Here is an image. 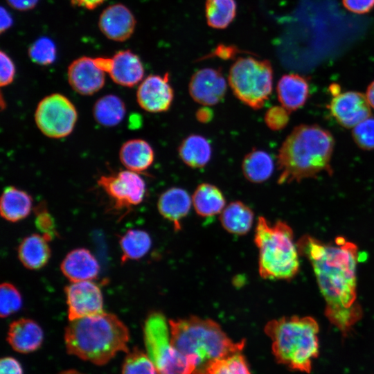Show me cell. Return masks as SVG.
I'll list each match as a JSON object with an SVG mask.
<instances>
[{
	"label": "cell",
	"mask_w": 374,
	"mask_h": 374,
	"mask_svg": "<svg viewBox=\"0 0 374 374\" xmlns=\"http://www.w3.org/2000/svg\"><path fill=\"white\" fill-rule=\"evenodd\" d=\"M33 206L32 197L24 190L15 186L3 189L0 201V213L8 222H19L29 215Z\"/></svg>",
	"instance_id": "cb8c5ba5"
},
{
	"label": "cell",
	"mask_w": 374,
	"mask_h": 374,
	"mask_svg": "<svg viewBox=\"0 0 374 374\" xmlns=\"http://www.w3.org/2000/svg\"><path fill=\"white\" fill-rule=\"evenodd\" d=\"M193 374H251L244 357L238 353L211 361Z\"/></svg>",
	"instance_id": "1f68e13d"
},
{
	"label": "cell",
	"mask_w": 374,
	"mask_h": 374,
	"mask_svg": "<svg viewBox=\"0 0 374 374\" xmlns=\"http://www.w3.org/2000/svg\"><path fill=\"white\" fill-rule=\"evenodd\" d=\"M94 61L117 84L132 87L143 80L144 68L141 60L130 50L118 51L112 57H96Z\"/></svg>",
	"instance_id": "7c38bea8"
},
{
	"label": "cell",
	"mask_w": 374,
	"mask_h": 374,
	"mask_svg": "<svg viewBox=\"0 0 374 374\" xmlns=\"http://www.w3.org/2000/svg\"><path fill=\"white\" fill-rule=\"evenodd\" d=\"M122 374H159L148 355L134 349L130 353L123 363Z\"/></svg>",
	"instance_id": "d6a6232c"
},
{
	"label": "cell",
	"mask_w": 374,
	"mask_h": 374,
	"mask_svg": "<svg viewBox=\"0 0 374 374\" xmlns=\"http://www.w3.org/2000/svg\"><path fill=\"white\" fill-rule=\"evenodd\" d=\"M60 269L71 282H79L96 278L100 271V265L88 249L78 248L66 254L61 263Z\"/></svg>",
	"instance_id": "ac0fdd59"
},
{
	"label": "cell",
	"mask_w": 374,
	"mask_h": 374,
	"mask_svg": "<svg viewBox=\"0 0 374 374\" xmlns=\"http://www.w3.org/2000/svg\"><path fill=\"white\" fill-rule=\"evenodd\" d=\"M12 24L11 15L3 7L1 8V33L9 28Z\"/></svg>",
	"instance_id": "f6af8a7d"
},
{
	"label": "cell",
	"mask_w": 374,
	"mask_h": 374,
	"mask_svg": "<svg viewBox=\"0 0 374 374\" xmlns=\"http://www.w3.org/2000/svg\"><path fill=\"white\" fill-rule=\"evenodd\" d=\"M61 374H81L79 372L75 371H65Z\"/></svg>",
	"instance_id": "c3c4849f"
},
{
	"label": "cell",
	"mask_w": 374,
	"mask_h": 374,
	"mask_svg": "<svg viewBox=\"0 0 374 374\" xmlns=\"http://www.w3.org/2000/svg\"><path fill=\"white\" fill-rule=\"evenodd\" d=\"M154 153L152 146L141 139L125 142L119 150V159L127 170L139 172L147 170L153 163Z\"/></svg>",
	"instance_id": "603a6c76"
},
{
	"label": "cell",
	"mask_w": 374,
	"mask_h": 374,
	"mask_svg": "<svg viewBox=\"0 0 374 374\" xmlns=\"http://www.w3.org/2000/svg\"><path fill=\"white\" fill-rule=\"evenodd\" d=\"M37 228L43 232V235L49 238L54 234V224L50 215L44 207L42 208L38 206L37 216L36 219Z\"/></svg>",
	"instance_id": "f35d334b"
},
{
	"label": "cell",
	"mask_w": 374,
	"mask_h": 374,
	"mask_svg": "<svg viewBox=\"0 0 374 374\" xmlns=\"http://www.w3.org/2000/svg\"><path fill=\"white\" fill-rule=\"evenodd\" d=\"M296 244L312 265L326 302V317L346 337L362 317L357 299V245L343 237L326 243L309 235Z\"/></svg>",
	"instance_id": "6da1fadb"
},
{
	"label": "cell",
	"mask_w": 374,
	"mask_h": 374,
	"mask_svg": "<svg viewBox=\"0 0 374 374\" xmlns=\"http://www.w3.org/2000/svg\"><path fill=\"white\" fill-rule=\"evenodd\" d=\"M192 204V197L186 190L172 187L161 193L157 208L161 215L172 223L175 231H179L181 221L189 213Z\"/></svg>",
	"instance_id": "ffe728a7"
},
{
	"label": "cell",
	"mask_w": 374,
	"mask_h": 374,
	"mask_svg": "<svg viewBox=\"0 0 374 374\" xmlns=\"http://www.w3.org/2000/svg\"><path fill=\"white\" fill-rule=\"evenodd\" d=\"M192 202L196 213L204 217L221 213L226 205L222 192L208 183L198 185L192 196Z\"/></svg>",
	"instance_id": "d4e9b609"
},
{
	"label": "cell",
	"mask_w": 374,
	"mask_h": 374,
	"mask_svg": "<svg viewBox=\"0 0 374 374\" xmlns=\"http://www.w3.org/2000/svg\"><path fill=\"white\" fill-rule=\"evenodd\" d=\"M253 217V213L248 206L240 201H235L224 207L220 220L226 231L242 235L247 233L251 229Z\"/></svg>",
	"instance_id": "484cf974"
},
{
	"label": "cell",
	"mask_w": 374,
	"mask_h": 374,
	"mask_svg": "<svg viewBox=\"0 0 374 374\" xmlns=\"http://www.w3.org/2000/svg\"><path fill=\"white\" fill-rule=\"evenodd\" d=\"M67 79L75 92L83 96H90L104 87L105 72L96 65L94 58L82 56L69 64Z\"/></svg>",
	"instance_id": "2e32d148"
},
{
	"label": "cell",
	"mask_w": 374,
	"mask_h": 374,
	"mask_svg": "<svg viewBox=\"0 0 374 374\" xmlns=\"http://www.w3.org/2000/svg\"><path fill=\"white\" fill-rule=\"evenodd\" d=\"M355 143L363 150L374 149V118L369 117L362 121L353 130Z\"/></svg>",
	"instance_id": "d590c367"
},
{
	"label": "cell",
	"mask_w": 374,
	"mask_h": 374,
	"mask_svg": "<svg viewBox=\"0 0 374 374\" xmlns=\"http://www.w3.org/2000/svg\"><path fill=\"white\" fill-rule=\"evenodd\" d=\"M0 85L6 87L10 84L15 78V67L10 57L3 51L0 53Z\"/></svg>",
	"instance_id": "74e56055"
},
{
	"label": "cell",
	"mask_w": 374,
	"mask_h": 374,
	"mask_svg": "<svg viewBox=\"0 0 374 374\" xmlns=\"http://www.w3.org/2000/svg\"><path fill=\"white\" fill-rule=\"evenodd\" d=\"M328 108L337 122L346 128L356 126L371 115L366 96L357 91H347L335 96Z\"/></svg>",
	"instance_id": "9a60e30c"
},
{
	"label": "cell",
	"mask_w": 374,
	"mask_h": 374,
	"mask_svg": "<svg viewBox=\"0 0 374 374\" xmlns=\"http://www.w3.org/2000/svg\"><path fill=\"white\" fill-rule=\"evenodd\" d=\"M226 81L220 71L204 68L196 71L188 84L191 98L203 106L218 104L224 97Z\"/></svg>",
	"instance_id": "5bb4252c"
},
{
	"label": "cell",
	"mask_w": 374,
	"mask_h": 374,
	"mask_svg": "<svg viewBox=\"0 0 374 374\" xmlns=\"http://www.w3.org/2000/svg\"><path fill=\"white\" fill-rule=\"evenodd\" d=\"M98 184L112 199L114 207L118 210L130 209L143 200L146 186L138 172L129 170L100 176Z\"/></svg>",
	"instance_id": "30bf717a"
},
{
	"label": "cell",
	"mask_w": 374,
	"mask_h": 374,
	"mask_svg": "<svg viewBox=\"0 0 374 374\" xmlns=\"http://www.w3.org/2000/svg\"><path fill=\"white\" fill-rule=\"evenodd\" d=\"M130 332L115 314L102 313L70 321L64 341L69 353L97 365L127 352Z\"/></svg>",
	"instance_id": "3957f363"
},
{
	"label": "cell",
	"mask_w": 374,
	"mask_h": 374,
	"mask_svg": "<svg viewBox=\"0 0 374 374\" xmlns=\"http://www.w3.org/2000/svg\"><path fill=\"white\" fill-rule=\"evenodd\" d=\"M105 1V0H71L72 4L89 10L96 8Z\"/></svg>",
	"instance_id": "ee69618b"
},
{
	"label": "cell",
	"mask_w": 374,
	"mask_h": 374,
	"mask_svg": "<svg viewBox=\"0 0 374 374\" xmlns=\"http://www.w3.org/2000/svg\"><path fill=\"white\" fill-rule=\"evenodd\" d=\"M174 99V90L168 73L163 76L150 75L143 80L136 91L139 105L150 113L168 111Z\"/></svg>",
	"instance_id": "4fadbf2b"
},
{
	"label": "cell",
	"mask_w": 374,
	"mask_h": 374,
	"mask_svg": "<svg viewBox=\"0 0 374 374\" xmlns=\"http://www.w3.org/2000/svg\"><path fill=\"white\" fill-rule=\"evenodd\" d=\"M340 89L339 85L335 83L332 84L329 87V90L334 96L340 93Z\"/></svg>",
	"instance_id": "7dc6e473"
},
{
	"label": "cell",
	"mask_w": 374,
	"mask_h": 374,
	"mask_svg": "<svg viewBox=\"0 0 374 374\" xmlns=\"http://www.w3.org/2000/svg\"><path fill=\"white\" fill-rule=\"evenodd\" d=\"M276 92L281 106L289 112H294L302 107L309 98V82L301 75L285 74L278 80Z\"/></svg>",
	"instance_id": "44dd1931"
},
{
	"label": "cell",
	"mask_w": 374,
	"mask_h": 374,
	"mask_svg": "<svg viewBox=\"0 0 374 374\" xmlns=\"http://www.w3.org/2000/svg\"><path fill=\"white\" fill-rule=\"evenodd\" d=\"M290 113L281 105L272 106L265 113V122L271 130L278 131L283 130L289 123Z\"/></svg>",
	"instance_id": "8d00e7d4"
},
{
	"label": "cell",
	"mask_w": 374,
	"mask_h": 374,
	"mask_svg": "<svg viewBox=\"0 0 374 374\" xmlns=\"http://www.w3.org/2000/svg\"><path fill=\"white\" fill-rule=\"evenodd\" d=\"M235 0H206L205 15L208 25L215 29H224L236 15Z\"/></svg>",
	"instance_id": "4dcf8cb0"
},
{
	"label": "cell",
	"mask_w": 374,
	"mask_h": 374,
	"mask_svg": "<svg viewBox=\"0 0 374 374\" xmlns=\"http://www.w3.org/2000/svg\"><path fill=\"white\" fill-rule=\"evenodd\" d=\"M319 332L318 323L311 317H283L265 327L277 362L305 373L311 372L313 360L319 354Z\"/></svg>",
	"instance_id": "277c9868"
},
{
	"label": "cell",
	"mask_w": 374,
	"mask_h": 374,
	"mask_svg": "<svg viewBox=\"0 0 374 374\" xmlns=\"http://www.w3.org/2000/svg\"><path fill=\"white\" fill-rule=\"evenodd\" d=\"M195 116L199 123H206L210 122L213 118V112L207 106H204L197 109Z\"/></svg>",
	"instance_id": "7bdbcfd3"
},
{
	"label": "cell",
	"mask_w": 374,
	"mask_h": 374,
	"mask_svg": "<svg viewBox=\"0 0 374 374\" xmlns=\"http://www.w3.org/2000/svg\"><path fill=\"white\" fill-rule=\"evenodd\" d=\"M22 299L20 292L11 283H3L0 287V315L8 317L20 310Z\"/></svg>",
	"instance_id": "e575fe53"
},
{
	"label": "cell",
	"mask_w": 374,
	"mask_h": 374,
	"mask_svg": "<svg viewBox=\"0 0 374 374\" xmlns=\"http://www.w3.org/2000/svg\"><path fill=\"white\" fill-rule=\"evenodd\" d=\"M0 374H23V371L16 359L7 357L1 359Z\"/></svg>",
	"instance_id": "60d3db41"
},
{
	"label": "cell",
	"mask_w": 374,
	"mask_h": 374,
	"mask_svg": "<svg viewBox=\"0 0 374 374\" xmlns=\"http://www.w3.org/2000/svg\"><path fill=\"white\" fill-rule=\"evenodd\" d=\"M34 118L37 127L44 135L51 139H62L73 132L78 113L67 97L55 93L39 102Z\"/></svg>",
	"instance_id": "9c48e42d"
},
{
	"label": "cell",
	"mask_w": 374,
	"mask_h": 374,
	"mask_svg": "<svg viewBox=\"0 0 374 374\" xmlns=\"http://www.w3.org/2000/svg\"><path fill=\"white\" fill-rule=\"evenodd\" d=\"M44 333L41 327L30 319H19L9 326L7 341L17 352L29 353L42 345Z\"/></svg>",
	"instance_id": "d6986e66"
},
{
	"label": "cell",
	"mask_w": 374,
	"mask_h": 374,
	"mask_svg": "<svg viewBox=\"0 0 374 374\" xmlns=\"http://www.w3.org/2000/svg\"><path fill=\"white\" fill-rule=\"evenodd\" d=\"M344 6L356 14H366L374 8V0H342Z\"/></svg>",
	"instance_id": "ab89813d"
},
{
	"label": "cell",
	"mask_w": 374,
	"mask_h": 374,
	"mask_svg": "<svg viewBox=\"0 0 374 374\" xmlns=\"http://www.w3.org/2000/svg\"><path fill=\"white\" fill-rule=\"evenodd\" d=\"M172 345L196 368L214 359L240 353L245 341H233L210 319L190 317L168 321Z\"/></svg>",
	"instance_id": "5b68a950"
},
{
	"label": "cell",
	"mask_w": 374,
	"mask_h": 374,
	"mask_svg": "<svg viewBox=\"0 0 374 374\" xmlns=\"http://www.w3.org/2000/svg\"><path fill=\"white\" fill-rule=\"evenodd\" d=\"M143 332L147 355L159 374H193L196 367L172 345L169 323L163 314H150Z\"/></svg>",
	"instance_id": "ba28073f"
},
{
	"label": "cell",
	"mask_w": 374,
	"mask_h": 374,
	"mask_svg": "<svg viewBox=\"0 0 374 374\" xmlns=\"http://www.w3.org/2000/svg\"><path fill=\"white\" fill-rule=\"evenodd\" d=\"M126 112L124 102L117 96L107 94L95 103L93 115L95 121L104 127H114L124 118Z\"/></svg>",
	"instance_id": "f1b7e54d"
},
{
	"label": "cell",
	"mask_w": 374,
	"mask_h": 374,
	"mask_svg": "<svg viewBox=\"0 0 374 374\" xmlns=\"http://www.w3.org/2000/svg\"><path fill=\"white\" fill-rule=\"evenodd\" d=\"M274 161L264 150L253 149L247 153L242 162L244 177L252 183L260 184L267 181L274 172Z\"/></svg>",
	"instance_id": "83f0119b"
},
{
	"label": "cell",
	"mask_w": 374,
	"mask_h": 374,
	"mask_svg": "<svg viewBox=\"0 0 374 374\" xmlns=\"http://www.w3.org/2000/svg\"><path fill=\"white\" fill-rule=\"evenodd\" d=\"M49 240L43 235L31 234L26 237L18 247V258L22 265L32 270L45 266L51 256Z\"/></svg>",
	"instance_id": "7402d4cb"
},
{
	"label": "cell",
	"mask_w": 374,
	"mask_h": 374,
	"mask_svg": "<svg viewBox=\"0 0 374 374\" xmlns=\"http://www.w3.org/2000/svg\"><path fill=\"white\" fill-rule=\"evenodd\" d=\"M258 249L260 276L269 280H289L299 270V251L292 228L285 222L271 224L258 218L254 236Z\"/></svg>",
	"instance_id": "8992f818"
},
{
	"label": "cell",
	"mask_w": 374,
	"mask_h": 374,
	"mask_svg": "<svg viewBox=\"0 0 374 374\" xmlns=\"http://www.w3.org/2000/svg\"><path fill=\"white\" fill-rule=\"evenodd\" d=\"M334 145V138L327 130L317 125L296 126L278 150V183L299 182L323 171L331 174Z\"/></svg>",
	"instance_id": "7a4b0ae2"
},
{
	"label": "cell",
	"mask_w": 374,
	"mask_h": 374,
	"mask_svg": "<svg viewBox=\"0 0 374 374\" xmlns=\"http://www.w3.org/2000/svg\"><path fill=\"white\" fill-rule=\"evenodd\" d=\"M100 31L109 39L123 42L134 33L136 19L132 12L123 4L106 8L98 21Z\"/></svg>",
	"instance_id": "e0dca14e"
},
{
	"label": "cell",
	"mask_w": 374,
	"mask_h": 374,
	"mask_svg": "<svg viewBox=\"0 0 374 374\" xmlns=\"http://www.w3.org/2000/svg\"><path fill=\"white\" fill-rule=\"evenodd\" d=\"M28 55L34 63L42 66L49 65L56 58L55 44L48 37H40L29 46Z\"/></svg>",
	"instance_id": "836d02e7"
},
{
	"label": "cell",
	"mask_w": 374,
	"mask_h": 374,
	"mask_svg": "<svg viewBox=\"0 0 374 374\" xmlns=\"http://www.w3.org/2000/svg\"><path fill=\"white\" fill-rule=\"evenodd\" d=\"M39 0H6L7 3L15 10L19 11L29 10L33 8Z\"/></svg>",
	"instance_id": "b9f144b4"
},
{
	"label": "cell",
	"mask_w": 374,
	"mask_h": 374,
	"mask_svg": "<svg viewBox=\"0 0 374 374\" xmlns=\"http://www.w3.org/2000/svg\"><path fill=\"white\" fill-rule=\"evenodd\" d=\"M122 251V262L127 260H138L150 250L152 240L150 235L141 229L128 230L120 239Z\"/></svg>",
	"instance_id": "f546056e"
},
{
	"label": "cell",
	"mask_w": 374,
	"mask_h": 374,
	"mask_svg": "<svg viewBox=\"0 0 374 374\" xmlns=\"http://www.w3.org/2000/svg\"><path fill=\"white\" fill-rule=\"evenodd\" d=\"M69 321L103 312V297L91 280L71 282L65 287Z\"/></svg>",
	"instance_id": "8fae6325"
},
{
	"label": "cell",
	"mask_w": 374,
	"mask_h": 374,
	"mask_svg": "<svg viewBox=\"0 0 374 374\" xmlns=\"http://www.w3.org/2000/svg\"><path fill=\"white\" fill-rule=\"evenodd\" d=\"M178 154L186 165L193 168H199L209 162L212 150L205 137L199 134H190L180 143Z\"/></svg>",
	"instance_id": "4316f807"
},
{
	"label": "cell",
	"mask_w": 374,
	"mask_h": 374,
	"mask_svg": "<svg viewBox=\"0 0 374 374\" xmlns=\"http://www.w3.org/2000/svg\"><path fill=\"white\" fill-rule=\"evenodd\" d=\"M366 97L373 108H374V81H373L367 88Z\"/></svg>",
	"instance_id": "bcb514c9"
},
{
	"label": "cell",
	"mask_w": 374,
	"mask_h": 374,
	"mask_svg": "<svg viewBox=\"0 0 374 374\" xmlns=\"http://www.w3.org/2000/svg\"><path fill=\"white\" fill-rule=\"evenodd\" d=\"M228 81L238 100L253 109H259L272 91L271 64L266 60L240 57L230 68Z\"/></svg>",
	"instance_id": "52a82bcc"
}]
</instances>
